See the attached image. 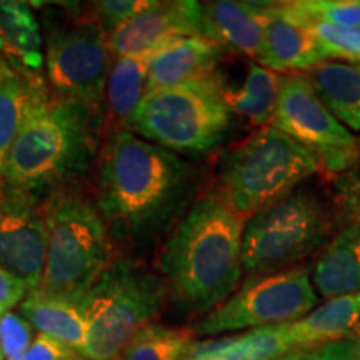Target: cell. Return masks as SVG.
Returning a JSON list of instances; mask_svg holds the SVG:
<instances>
[{
  "mask_svg": "<svg viewBox=\"0 0 360 360\" xmlns=\"http://www.w3.org/2000/svg\"><path fill=\"white\" fill-rule=\"evenodd\" d=\"M317 350V349H315ZM315 350H294V352L285 354L283 357H278L276 360H307Z\"/></svg>",
  "mask_w": 360,
  "mask_h": 360,
  "instance_id": "cell-34",
  "label": "cell"
},
{
  "mask_svg": "<svg viewBox=\"0 0 360 360\" xmlns=\"http://www.w3.org/2000/svg\"><path fill=\"white\" fill-rule=\"evenodd\" d=\"M0 360H6V359H4V352H2V345H0Z\"/></svg>",
  "mask_w": 360,
  "mask_h": 360,
  "instance_id": "cell-39",
  "label": "cell"
},
{
  "mask_svg": "<svg viewBox=\"0 0 360 360\" xmlns=\"http://www.w3.org/2000/svg\"><path fill=\"white\" fill-rule=\"evenodd\" d=\"M0 37L8 64L25 75H42L44 39L29 4L0 0Z\"/></svg>",
  "mask_w": 360,
  "mask_h": 360,
  "instance_id": "cell-20",
  "label": "cell"
},
{
  "mask_svg": "<svg viewBox=\"0 0 360 360\" xmlns=\"http://www.w3.org/2000/svg\"><path fill=\"white\" fill-rule=\"evenodd\" d=\"M202 37V4L193 0L155 2L146 12L109 32L114 57H150L169 42Z\"/></svg>",
  "mask_w": 360,
  "mask_h": 360,
  "instance_id": "cell-13",
  "label": "cell"
},
{
  "mask_svg": "<svg viewBox=\"0 0 360 360\" xmlns=\"http://www.w3.org/2000/svg\"><path fill=\"white\" fill-rule=\"evenodd\" d=\"M355 335H357V339H359V342H357V344L360 345V327L357 328V332H355Z\"/></svg>",
  "mask_w": 360,
  "mask_h": 360,
  "instance_id": "cell-38",
  "label": "cell"
},
{
  "mask_svg": "<svg viewBox=\"0 0 360 360\" xmlns=\"http://www.w3.org/2000/svg\"><path fill=\"white\" fill-rule=\"evenodd\" d=\"M47 254L37 290L79 304L115 260V245L96 200L79 186L45 197Z\"/></svg>",
  "mask_w": 360,
  "mask_h": 360,
  "instance_id": "cell-4",
  "label": "cell"
},
{
  "mask_svg": "<svg viewBox=\"0 0 360 360\" xmlns=\"http://www.w3.org/2000/svg\"><path fill=\"white\" fill-rule=\"evenodd\" d=\"M40 20L49 87L102 119L103 94L114 62L109 32L94 15L90 4L45 7Z\"/></svg>",
  "mask_w": 360,
  "mask_h": 360,
  "instance_id": "cell-7",
  "label": "cell"
},
{
  "mask_svg": "<svg viewBox=\"0 0 360 360\" xmlns=\"http://www.w3.org/2000/svg\"><path fill=\"white\" fill-rule=\"evenodd\" d=\"M281 85L282 75L252 62L240 89H225V98L233 115L242 117L259 129L267 127L277 110Z\"/></svg>",
  "mask_w": 360,
  "mask_h": 360,
  "instance_id": "cell-24",
  "label": "cell"
},
{
  "mask_svg": "<svg viewBox=\"0 0 360 360\" xmlns=\"http://www.w3.org/2000/svg\"><path fill=\"white\" fill-rule=\"evenodd\" d=\"M27 294H29L27 283L0 267V317H4L7 312H12L15 305H20Z\"/></svg>",
  "mask_w": 360,
  "mask_h": 360,
  "instance_id": "cell-31",
  "label": "cell"
},
{
  "mask_svg": "<svg viewBox=\"0 0 360 360\" xmlns=\"http://www.w3.org/2000/svg\"><path fill=\"white\" fill-rule=\"evenodd\" d=\"M2 187L0 199V267L35 290L42 278L47 254L45 197Z\"/></svg>",
  "mask_w": 360,
  "mask_h": 360,
  "instance_id": "cell-12",
  "label": "cell"
},
{
  "mask_svg": "<svg viewBox=\"0 0 360 360\" xmlns=\"http://www.w3.org/2000/svg\"><path fill=\"white\" fill-rule=\"evenodd\" d=\"M319 172L321 165L312 154L267 125L222 157L215 192L247 220Z\"/></svg>",
  "mask_w": 360,
  "mask_h": 360,
  "instance_id": "cell-8",
  "label": "cell"
},
{
  "mask_svg": "<svg viewBox=\"0 0 360 360\" xmlns=\"http://www.w3.org/2000/svg\"><path fill=\"white\" fill-rule=\"evenodd\" d=\"M355 205H357V214H359V222H360V191H359L357 200H355Z\"/></svg>",
  "mask_w": 360,
  "mask_h": 360,
  "instance_id": "cell-37",
  "label": "cell"
},
{
  "mask_svg": "<svg viewBox=\"0 0 360 360\" xmlns=\"http://www.w3.org/2000/svg\"><path fill=\"white\" fill-rule=\"evenodd\" d=\"M233 117L217 74L147 92L127 130L177 155H207L231 135Z\"/></svg>",
  "mask_w": 360,
  "mask_h": 360,
  "instance_id": "cell-6",
  "label": "cell"
},
{
  "mask_svg": "<svg viewBox=\"0 0 360 360\" xmlns=\"http://www.w3.org/2000/svg\"><path fill=\"white\" fill-rule=\"evenodd\" d=\"M328 62L312 32L283 13L281 4H272L257 64L276 74L310 72Z\"/></svg>",
  "mask_w": 360,
  "mask_h": 360,
  "instance_id": "cell-16",
  "label": "cell"
},
{
  "mask_svg": "<svg viewBox=\"0 0 360 360\" xmlns=\"http://www.w3.org/2000/svg\"><path fill=\"white\" fill-rule=\"evenodd\" d=\"M148 57H114L102 107V137L127 130L139 103L147 94Z\"/></svg>",
  "mask_w": 360,
  "mask_h": 360,
  "instance_id": "cell-19",
  "label": "cell"
},
{
  "mask_svg": "<svg viewBox=\"0 0 360 360\" xmlns=\"http://www.w3.org/2000/svg\"><path fill=\"white\" fill-rule=\"evenodd\" d=\"M64 360H87V359H84V357H82V355H80L79 352H74V354H70V355H69V357H67V359H64Z\"/></svg>",
  "mask_w": 360,
  "mask_h": 360,
  "instance_id": "cell-36",
  "label": "cell"
},
{
  "mask_svg": "<svg viewBox=\"0 0 360 360\" xmlns=\"http://www.w3.org/2000/svg\"><path fill=\"white\" fill-rule=\"evenodd\" d=\"M299 24L307 27L312 32L328 62L360 64V27H342L319 20L299 22Z\"/></svg>",
  "mask_w": 360,
  "mask_h": 360,
  "instance_id": "cell-28",
  "label": "cell"
},
{
  "mask_svg": "<svg viewBox=\"0 0 360 360\" xmlns=\"http://www.w3.org/2000/svg\"><path fill=\"white\" fill-rule=\"evenodd\" d=\"M224 47L202 37H184L152 53L147 62V92L217 75Z\"/></svg>",
  "mask_w": 360,
  "mask_h": 360,
  "instance_id": "cell-15",
  "label": "cell"
},
{
  "mask_svg": "<svg viewBox=\"0 0 360 360\" xmlns=\"http://www.w3.org/2000/svg\"><path fill=\"white\" fill-rule=\"evenodd\" d=\"M102 119L82 103L53 94L47 80H32L30 97L0 186L47 197L79 180L97 164Z\"/></svg>",
  "mask_w": 360,
  "mask_h": 360,
  "instance_id": "cell-2",
  "label": "cell"
},
{
  "mask_svg": "<svg viewBox=\"0 0 360 360\" xmlns=\"http://www.w3.org/2000/svg\"><path fill=\"white\" fill-rule=\"evenodd\" d=\"M195 342L193 328L152 322L130 339L120 360H186Z\"/></svg>",
  "mask_w": 360,
  "mask_h": 360,
  "instance_id": "cell-25",
  "label": "cell"
},
{
  "mask_svg": "<svg viewBox=\"0 0 360 360\" xmlns=\"http://www.w3.org/2000/svg\"><path fill=\"white\" fill-rule=\"evenodd\" d=\"M19 314L44 334L75 352H82L87 342V322L79 304L29 290L19 305Z\"/></svg>",
  "mask_w": 360,
  "mask_h": 360,
  "instance_id": "cell-21",
  "label": "cell"
},
{
  "mask_svg": "<svg viewBox=\"0 0 360 360\" xmlns=\"http://www.w3.org/2000/svg\"><path fill=\"white\" fill-rule=\"evenodd\" d=\"M96 165L94 200L114 245L130 254L172 232L199 197L195 165L129 130L102 142Z\"/></svg>",
  "mask_w": 360,
  "mask_h": 360,
  "instance_id": "cell-1",
  "label": "cell"
},
{
  "mask_svg": "<svg viewBox=\"0 0 360 360\" xmlns=\"http://www.w3.org/2000/svg\"><path fill=\"white\" fill-rule=\"evenodd\" d=\"M34 339V327L19 312H7L0 317V345L6 360H19Z\"/></svg>",
  "mask_w": 360,
  "mask_h": 360,
  "instance_id": "cell-29",
  "label": "cell"
},
{
  "mask_svg": "<svg viewBox=\"0 0 360 360\" xmlns=\"http://www.w3.org/2000/svg\"><path fill=\"white\" fill-rule=\"evenodd\" d=\"M360 327V294L327 299L299 321L282 323L290 350H315L347 340Z\"/></svg>",
  "mask_w": 360,
  "mask_h": 360,
  "instance_id": "cell-17",
  "label": "cell"
},
{
  "mask_svg": "<svg viewBox=\"0 0 360 360\" xmlns=\"http://www.w3.org/2000/svg\"><path fill=\"white\" fill-rule=\"evenodd\" d=\"M281 8L297 22L319 20L342 27H360V0H297Z\"/></svg>",
  "mask_w": 360,
  "mask_h": 360,
  "instance_id": "cell-27",
  "label": "cell"
},
{
  "mask_svg": "<svg viewBox=\"0 0 360 360\" xmlns=\"http://www.w3.org/2000/svg\"><path fill=\"white\" fill-rule=\"evenodd\" d=\"M330 231L332 214L327 202L304 184L245 220L244 274L254 277L297 267L326 244Z\"/></svg>",
  "mask_w": 360,
  "mask_h": 360,
  "instance_id": "cell-9",
  "label": "cell"
},
{
  "mask_svg": "<svg viewBox=\"0 0 360 360\" xmlns=\"http://www.w3.org/2000/svg\"><path fill=\"white\" fill-rule=\"evenodd\" d=\"M74 352L75 350L58 344L57 340L51 339V337L39 334L19 360H64Z\"/></svg>",
  "mask_w": 360,
  "mask_h": 360,
  "instance_id": "cell-32",
  "label": "cell"
},
{
  "mask_svg": "<svg viewBox=\"0 0 360 360\" xmlns=\"http://www.w3.org/2000/svg\"><path fill=\"white\" fill-rule=\"evenodd\" d=\"M359 357L360 345L357 342L340 340L317 349L307 360H357Z\"/></svg>",
  "mask_w": 360,
  "mask_h": 360,
  "instance_id": "cell-33",
  "label": "cell"
},
{
  "mask_svg": "<svg viewBox=\"0 0 360 360\" xmlns=\"http://www.w3.org/2000/svg\"><path fill=\"white\" fill-rule=\"evenodd\" d=\"M307 77L328 110L350 132L360 134V64L323 62Z\"/></svg>",
  "mask_w": 360,
  "mask_h": 360,
  "instance_id": "cell-23",
  "label": "cell"
},
{
  "mask_svg": "<svg viewBox=\"0 0 360 360\" xmlns=\"http://www.w3.org/2000/svg\"><path fill=\"white\" fill-rule=\"evenodd\" d=\"M244 224L215 191L197 197L165 238L157 260L167 304L202 319L238 289Z\"/></svg>",
  "mask_w": 360,
  "mask_h": 360,
  "instance_id": "cell-3",
  "label": "cell"
},
{
  "mask_svg": "<svg viewBox=\"0 0 360 360\" xmlns=\"http://www.w3.org/2000/svg\"><path fill=\"white\" fill-rule=\"evenodd\" d=\"M270 127L312 154L322 172H345L360 157L357 137L328 110L307 75H282L281 96Z\"/></svg>",
  "mask_w": 360,
  "mask_h": 360,
  "instance_id": "cell-11",
  "label": "cell"
},
{
  "mask_svg": "<svg viewBox=\"0 0 360 360\" xmlns=\"http://www.w3.org/2000/svg\"><path fill=\"white\" fill-rule=\"evenodd\" d=\"M310 278L317 295L323 299L360 294V222L349 224L328 242Z\"/></svg>",
  "mask_w": 360,
  "mask_h": 360,
  "instance_id": "cell-18",
  "label": "cell"
},
{
  "mask_svg": "<svg viewBox=\"0 0 360 360\" xmlns=\"http://www.w3.org/2000/svg\"><path fill=\"white\" fill-rule=\"evenodd\" d=\"M155 4V0H101L90 4L94 15L103 25L107 32L124 25L139 13L146 12Z\"/></svg>",
  "mask_w": 360,
  "mask_h": 360,
  "instance_id": "cell-30",
  "label": "cell"
},
{
  "mask_svg": "<svg viewBox=\"0 0 360 360\" xmlns=\"http://www.w3.org/2000/svg\"><path fill=\"white\" fill-rule=\"evenodd\" d=\"M42 75H25L4 60L0 64V172L6 164L30 97L32 80Z\"/></svg>",
  "mask_w": 360,
  "mask_h": 360,
  "instance_id": "cell-26",
  "label": "cell"
},
{
  "mask_svg": "<svg viewBox=\"0 0 360 360\" xmlns=\"http://www.w3.org/2000/svg\"><path fill=\"white\" fill-rule=\"evenodd\" d=\"M290 352L282 326H272L197 340L186 360H276Z\"/></svg>",
  "mask_w": 360,
  "mask_h": 360,
  "instance_id": "cell-22",
  "label": "cell"
},
{
  "mask_svg": "<svg viewBox=\"0 0 360 360\" xmlns=\"http://www.w3.org/2000/svg\"><path fill=\"white\" fill-rule=\"evenodd\" d=\"M167 285L155 270L132 259H115L79 300L87 322V360H119L130 339L157 322L167 305Z\"/></svg>",
  "mask_w": 360,
  "mask_h": 360,
  "instance_id": "cell-5",
  "label": "cell"
},
{
  "mask_svg": "<svg viewBox=\"0 0 360 360\" xmlns=\"http://www.w3.org/2000/svg\"><path fill=\"white\" fill-rule=\"evenodd\" d=\"M4 60H7V58H6V51H4V42H2V37H0V64H2Z\"/></svg>",
  "mask_w": 360,
  "mask_h": 360,
  "instance_id": "cell-35",
  "label": "cell"
},
{
  "mask_svg": "<svg viewBox=\"0 0 360 360\" xmlns=\"http://www.w3.org/2000/svg\"><path fill=\"white\" fill-rule=\"evenodd\" d=\"M0 199H2V187H0Z\"/></svg>",
  "mask_w": 360,
  "mask_h": 360,
  "instance_id": "cell-40",
  "label": "cell"
},
{
  "mask_svg": "<svg viewBox=\"0 0 360 360\" xmlns=\"http://www.w3.org/2000/svg\"><path fill=\"white\" fill-rule=\"evenodd\" d=\"M357 360H360V357H359V359H357Z\"/></svg>",
  "mask_w": 360,
  "mask_h": 360,
  "instance_id": "cell-41",
  "label": "cell"
},
{
  "mask_svg": "<svg viewBox=\"0 0 360 360\" xmlns=\"http://www.w3.org/2000/svg\"><path fill=\"white\" fill-rule=\"evenodd\" d=\"M270 11L272 4L232 0L205 2L202 4V34L204 39L220 47L257 58Z\"/></svg>",
  "mask_w": 360,
  "mask_h": 360,
  "instance_id": "cell-14",
  "label": "cell"
},
{
  "mask_svg": "<svg viewBox=\"0 0 360 360\" xmlns=\"http://www.w3.org/2000/svg\"><path fill=\"white\" fill-rule=\"evenodd\" d=\"M319 305V295L305 267L249 277L225 302L193 327L197 337L282 326L299 321Z\"/></svg>",
  "mask_w": 360,
  "mask_h": 360,
  "instance_id": "cell-10",
  "label": "cell"
}]
</instances>
